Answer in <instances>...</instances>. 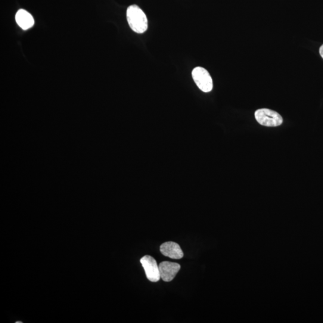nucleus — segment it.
Listing matches in <instances>:
<instances>
[{
    "label": "nucleus",
    "mask_w": 323,
    "mask_h": 323,
    "mask_svg": "<svg viewBox=\"0 0 323 323\" xmlns=\"http://www.w3.org/2000/svg\"><path fill=\"white\" fill-rule=\"evenodd\" d=\"M160 278L166 282H170L174 278L181 268V266L178 263L168 262H161L159 265Z\"/></svg>",
    "instance_id": "5"
},
{
    "label": "nucleus",
    "mask_w": 323,
    "mask_h": 323,
    "mask_svg": "<svg viewBox=\"0 0 323 323\" xmlns=\"http://www.w3.org/2000/svg\"><path fill=\"white\" fill-rule=\"evenodd\" d=\"M127 21L133 32L142 34L148 29V20L144 12L138 6H129L126 11Z\"/></svg>",
    "instance_id": "1"
},
{
    "label": "nucleus",
    "mask_w": 323,
    "mask_h": 323,
    "mask_svg": "<svg viewBox=\"0 0 323 323\" xmlns=\"http://www.w3.org/2000/svg\"><path fill=\"white\" fill-rule=\"evenodd\" d=\"M192 74L194 82L202 91L207 93L212 91L213 80L207 70L201 67H196Z\"/></svg>",
    "instance_id": "3"
},
{
    "label": "nucleus",
    "mask_w": 323,
    "mask_h": 323,
    "mask_svg": "<svg viewBox=\"0 0 323 323\" xmlns=\"http://www.w3.org/2000/svg\"><path fill=\"white\" fill-rule=\"evenodd\" d=\"M319 54H320L321 57L323 59V45L321 46L320 48H319Z\"/></svg>",
    "instance_id": "8"
},
{
    "label": "nucleus",
    "mask_w": 323,
    "mask_h": 323,
    "mask_svg": "<svg viewBox=\"0 0 323 323\" xmlns=\"http://www.w3.org/2000/svg\"><path fill=\"white\" fill-rule=\"evenodd\" d=\"M254 115L257 122L261 125L276 127L281 125L283 122V119L280 114L268 108L257 110Z\"/></svg>",
    "instance_id": "2"
},
{
    "label": "nucleus",
    "mask_w": 323,
    "mask_h": 323,
    "mask_svg": "<svg viewBox=\"0 0 323 323\" xmlns=\"http://www.w3.org/2000/svg\"><path fill=\"white\" fill-rule=\"evenodd\" d=\"M142 266H143L148 280L151 282H157L160 279L159 266L157 265L156 260L153 257L146 255L140 260Z\"/></svg>",
    "instance_id": "4"
},
{
    "label": "nucleus",
    "mask_w": 323,
    "mask_h": 323,
    "mask_svg": "<svg viewBox=\"0 0 323 323\" xmlns=\"http://www.w3.org/2000/svg\"><path fill=\"white\" fill-rule=\"evenodd\" d=\"M15 19L18 26L24 30H29L34 26V20L32 15L24 9L18 11Z\"/></svg>",
    "instance_id": "7"
},
{
    "label": "nucleus",
    "mask_w": 323,
    "mask_h": 323,
    "mask_svg": "<svg viewBox=\"0 0 323 323\" xmlns=\"http://www.w3.org/2000/svg\"><path fill=\"white\" fill-rule=\"evenodd\" d=\"M160 251L164 256L173 259H181L184 256L180 245L175 242H165L160 245Z\"/></svg>",
    "instance_id": "6"
}]
</instances>
